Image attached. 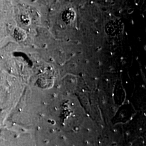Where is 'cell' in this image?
<instances>
[{"label":"cell","instance_id":"obj_1","mask_svg":"<svg viewBox=\"0 0 146 146\" xmlns=\"http://www.w3.org/2000/svg\"><path fill=\"white\" fill-rule=\"evenodd\" d=\"M15 36L17 40L22 41L25 39L26 34L23 30L17 28L15 31Z\"/></svg>","mask_w":146,"mask_h":146},{"label":"cell","instance_id":"obj_3","mask_svg":"<svg viewBox=\"0 0 146 146\" xmlns=\"http://www.w3.org/2000/svg\"><path fill=\"white\" fill-rule=\"evenodd\" d=\"M21 21L24 25H29L30 20L28 17H27L26 15H22L21 16Z\"/></svg>","mask_w":146,"mask_h":146},{"label":"cell","instance_id":"obj_2","mask_svg":"<svg viewBox=\"0 0 146 146\" xmlns=\"http://www.w3.org/2000/svg\"><path fill=\"white\" fill-rule=\"evenodd\" d=\"M74 17V13L72 11H69L66 12V15L64 16V18L65 20L67 21H70L71 19H73Z\"/></svg>","mask_w":146,"mask_h":146}]
</instances>
